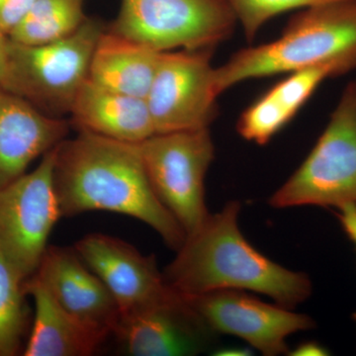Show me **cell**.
I'll list each match as a JSON object with an SVG mask.
<instances>
[{"instance_id": "7c38bea8", "label": "cell", "mask_w": 356, "mask_h": 356, "mask_svg": "<svg viewBox=\"0 0 356 356\" xmlns=\"http://www.w3.org/2000/svg\"><path fill=\"white\" fill-rule=\"evenodd\" d=\"M79 257L108 288L120 317L170 298L168 286L154 255H146L121 238L89 234L74 245Z\"/></svg>"}, {"instance_id": "ba28073f", "label": "cell", "mask_w": 356, "mask_h": 356, "mask_svg": "<svg viewBox=\"0 0 356 356\" xmlns=\"http://www.w3.org/2000/svg\"><path fill=\"white\" fill-rule=\"evenodd\" d=\"M56 147L34 170L0 189V250L24 280L36 273L63 218L54 180Z\"/></svg>"}, {"instance_id": "7a4b0ae2", "label": "cell", "mask_w": 356, "mask_h": 356, "mask_svg": "<svg viewBox=\"0 0 356 356\" xmlns=\"http://www.w3.org/2000/svg\"><path fill=\"white\" fill-rule=\"evenodd\" d=\"M240 213L238 201L210 213L163 269L166 283L184 296L218 290L257 293L294 310L310 298V277L285 268L252 247L238 226Z\"/></svg>"}, {"instance_id": "5b68a950", "label": "cell", "mask_w": 356, "mask_h": 356, "mask_svg": "<svg viewBox=\"0 0 356 356\" xmlns=\"http://www.w3.org/2000/svg\"><path fill=\"white\" fill-rule=\"evenodd\" d=\"M268 204L275 209L356 204V81L343 89L315 147Z\"/></svg>"}, {"instance_id": "484cf974", "label": "cell", "mask_w": 356, "mask_h": 356, "mask_svg": "<svg viewBox=\"0 0 356 356\" xmlns=\"http://www.w3.org/2000/svg\"><path fill=\"white\" fill-rule=\"evenodd\" d=\"M214 355L220 356H245L252 355V350L248 348H226L214 351Z\"/></svg>"}, {"instance_id": "9a60e30c", "label": "cell", "mask_w": 356, "mask_h": 356, "mask_svg": "<svg viewBox=\"0 0 356 356\" xmlns=\"http://www.w3.org/2000/svg\"><path fill=\"white\" fill-rule=\"evenodd\" d=\"M24 291L34 301L35 313L23 355H93L111 336L109 330L86 322L63 308L36 276L24 281Z\"/></svg>"}, {"instance_id": "ac0fdd59", "label": "cell", "mask_w": 356, "mask_h": 356, "mask_svg": "<svg viewBox=\"0 0 356 356\" xmlns=\"http://www.w3.org/2000/svg\"><path fill=\"white\" fill-rule=\"evenodd\" d=\"M161 53L106 27L93 51L88 79L110 90L146 99Z\"/></svg>"}, {"instance_id": "30bf717a", "label": "cell", "mask_w": 356, "mask_h": 356, "mask_svg": "<svg viewBox=\"0 0 356 356\" xmlns=\"http://www.w3.org/2000/svg\"><path fill=\"white\" fill-rule=\"evenodd\" d=\"M184 297L216 334L238 337L266 356L288 355V337L316 327L310 316L240 290Z\"/></svg>"}, {"instance_id": "d6986e66", "label": "cell", "mask_w": 356, "mask_h": 356, "mask_svg": "<svg viewBox=\"0 0 356 356\" xmlns=\"http://www.w3.org/2000/svg\"><path fill=\"white\" fill-rule=\"evenodd\" d=\"M84 4L86 0H36L25 19L8 38L28 46L67 38L88 19Z\"/></svg>"}, {"instance_id": "8fae6325", "label": "cell", "mask_w": 356, "mask_h": 356, "mask_svg": "<svg viewBox=\"0 0 356 356\" xmlns=\"http://www.w3.org/2000/svg\"><path fill=\"white\" fill-rule=\"evenodd\" d=\"M133 356H191L209 350L218 336L184 295L122 316L113 332Z\"/></svg>"}, {"instance_id": "277c9868", "label": "cell", "mask_w": 356, "mask_h": 356, "mask_svg": "<svg viewBox=\"0 0 356 356\" xmlns=\"http://www.w3.org/2000/svg\"><path fill=\"white\" fill-rule=\"evenodd\" d=\"M105 28L102 21L88 17L74 34L53 43L28 46L9 39L0 86L49 113H70Z\"/></svg>"}, {"instance_id": "5bb4252c", "label": "cell", "mask_w": 356, "mask_h": 356, "mask_svg": "<svg viewBox=\"0 0 356 356\" xmlns=\"http://www.w3.org/2000/svg\"><path fill=\"white\" fill-rule=\"evenodd\" d=\"M69 124L0 86V189L65 140Z\"/></svg>"}, {"instance_id": "4fadbf2b", "label": "cell", "mask_w": 356, "mask_h": 356, "mask_svg": "<svg viewBox=\"0 0 356 356\" xmlns=\"http://www.w3.org/2000/svg\"><path fill=\"white\" fill-rule=\"evenodd\" d=\"M33 275L65 310L113 334L120 321L118 305L74 248L49 245Z\"/></svg>"}, {"instance_id": "52a82bcc", "label": "cell", "mask_w": 356, "mask_h": 356, "mask_svg": "<svg viewBox=\"0 0 356 356\" xmlns=\"http://www.w3.org/2000/svg\"><path fill=\"white\" fill-rule=\"evenodd\" d=\"M139 149L159 200L184 228L193 233L210 215L205 178L215 159L209 129L154 134Z\"/></svg>"}, {"instance_id": "7402d4cb", "label": "cell", "mask_w": 356, "mask_h": 356, "mask_svg": "<svg viewBox=\"0 0 356 356\" xmlns=\"http://www.w3.org/2000/svg\"><path fill=\"white\" fill-rule=\"evenodd\" d=\"M36 0H0V32L7 37L25 19Z\"/></svg>"}, {"instance_id": "e0dca14e", "label": "cell", "mask_w": 356, "mask_h": 356, "mask_svg": "<svg viewBox=\"0 0 356 356\" xmlns=\"http://www.w3.org/2000/svg\"><path fill=\"white\" fill-rule=\"evenodd\" d=\"M70 114L79 131L120 142L140 144L156 134L146 99L102 88L89 79Z\"/></svg>"}, {"instance_id": "cb8c5ba5", "label": "cell", "mask_w": 356, "mask_h": 356, "mask_svg": "<svg viewBox=\"0 0 356 356\" xmlns=\"http://www.w3.org/2000/svg\"><path fill=\"white\" fill-rule=\"evenodd\" d=\"M287 355L291 356H324L330 355V351L318 341H308L299 343L296 348L289 350Z\"/></svg>"}, {"instance_id": "44dd1931", "label": "cell", "mask_w": 356, "mask_h": 356, "mask_svg": "<svg viewBox=\"0 0 356 356\" xmlns=\"http://www.w3.org/2000/svg\"><path fill=\"white\" fill-rule=\"evenodd\" d=\"M329 1L332 0H226L250 43L262 26L275 16Z\"/></svg>"}, {"instance_id": "9c48e42d", "label": "cell", "mask_w": 356, "mask_h": 356, "mask_svg": "<svg viewBox=\"0 0 356 356\" xmlns=\"http://www.w3.org/2000/svg\"><path fill=\"white\" fill-rule=\"evenodd\" d=\"M214 50L163 51L146 100L154 133L209 129L218 113Z\"/></svg>"}, {"instance_id": "ffe728a7", "label": "cell", "mask_w": 356, "mask_h": 356, "mask_svg": "<svg viewBox=\"0 0 356 356\" xmlns=\"http://www.w3.org/2000/svg\"><path fill=\"white\" fill-rule=\"evenodd\" d=\"M24 281L0 250V356L21 350L27 325Z\"/></svg>"}, {"instance_id": "4316f807", "label": "cell", "mask_w": 356, "mask_h": 356, "mask_svg": "<svg viewBox=\"0 0 356 356\" xmlns=\"http://www.w3.org/2000/svg\"><path fill=\"white\" fill-rule=\"evenodd\" d=\"M353 322H355L356 324V312H355V313L353 314Z\"/></svg>"}, {"instance_id": "8992f818", "label": "cell", "mask_w": 356, "mask_h": 356, "mask_svg": "<svg viewBox=\"0 0 356 356\" xmlns=\"http://www.w3.org/2000/svg\"><path fill=\"white\" fill-rule=\"evenodd\" d=\"M236 23L226 0H121L108 29L159 51L215 50Z\"/></svg>"}, {"instance_id": "6da1fadb", "label": "cell", "mask_w": 356, "mask_h": 356, "mask_svg": "<svg viewBox=\"0 0 356 356\" xmlns=\"http://www.w3.org/2000/svg\"><path fill=\"white\" fill-rule=\"evenodd\" d=\"M54 180L63 218L107 211L139 220L179 250L186 234L159 200L139 144L79 131L56 147Z\"/></svg>"}, {"instance_id": "603a6c76", "label": "cell", "mask_w": 356, "mask_h": 356, "mask_svg": "<svg viewBox=\"0 0 356 356\" xmlns=\"http://www.w3.org/2000/svg\"><path fill=\"white\" fill-rule=\"evenodd\" d=\"M337 210L336 216L339 225L356 250V204H346Z\"/></svg>"}, {"instance_id": "d4e9b609", "label": "cell", "mask_w": 356, "mask_h": 356, "mask_svg": "<svg viewBox=\"0 0 356 356\" xmlns=\"http://www.w3.org/2000/svg\"><path fill=\"white\" fill-rule=\"evenodd\" d=\"M9 38L0 32V79L6 70L7 58H8Z\"/></svg>"}, {"instance_id": "3957f363", "label": "cell", "mask_w": 356, "mask_h": 356, "mask_svg": "<svg viewBox=\"0 0 356 356\" xmlns=\"http://www.w3.org/2000/svg\"><path fill=\"white\" fill-rule=\"evenodd\" d=\"M327 63L356 67V0H332L300 9L280 38L236 51L215 67V88L220 95L248 79Z\"/></svg>"}, {"instance_id": "2e32d148", "label": "cell", "mask_w": 356, "mask_h": 356, "mask_svg": "<svg viewBox=\"0 0 356 356\" xmlns=\"http://www.w3.org/2000/svg\"><path fill=\"white\" fill-rule=\"evenodd\" d=\"M350 70L341 63H327L291 72L243 111L236 131L243 139L264 146L291 121L323 81Z\"/></svg>"}]
</instances>
